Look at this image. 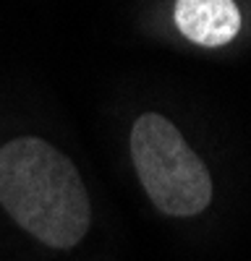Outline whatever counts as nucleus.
<instances>
[{"instance_id":"nucleus-3","label":"nucleus","mask_w":251,"mask_h":261,"mask_svg":"<svg viewBox=\"0 0 251 261\" xmlns=\"http://www.w3.org/2000/svg\"><path fill=\"white\" fill-rule=\"evenodd\" d=\"M175 27L196 45L220 47L241 32V11L236 0H178Z\"/></svg>"},{"instance_id":"nucleus-1","label":"nucleus","mask_w":251,"mask_h":261,"mask_svg":"<svg viewBox=\"0 0 251 261\" xmlns=\"http://www.w3.org/2000/svg\"><path fill=\"white\" fill-rule=\"evenodd\" d=\"M0 206L50 248H73L92 217L79 170L42 139H13L0 146Z\"/></svg>"},{"instance_id":"nucleus-2","label":"nucleus","mask_w":251,"mask_h":261,"mask_svg":"<svg viewBox=\"0 0 251 261\" xmlns=\"http://www.w3.org/2000/svg\"><path fill=\"white\" fill-rule=\"evenodd\" d=\"M131 157L152 204L170 217H194L212 201V178L181 130L157 113L131 128Z\"/></svg>"}]
</instances>
